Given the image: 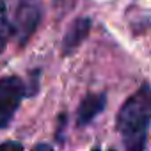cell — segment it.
<instances>
[{
    "label": "cell",
    "mask_w": 151,
    "mask_h": 151,
    "mask_svg": "<svg viewBox=\"0 0 151 151\" xmlns=\"http://www.w3.org/2000/svg\"><path fill=\"white\" fill-rule=\"evenodd\" d=\"M11 20L7 14V6L4 0H0V53L4 52L9 37H11Z\"/></svg>",
    "instance_id": "8992f818"
},
{
    "label": "cell",
    "mask_w": 151,
    "mask_h": 151,
    "mask_svg": "<svg viewBox=\"0 0 151 151\" xmlns=\"http://www.w3.org/2000/svg\"><path fill=\"white\" fill-rule=\"evenodd\" d=\"M0 151H23V146L16 140H7L4 144H0Z\"/></svg>",
    "instance_id": "52a82bcc"
},
{
    "label": "cell",
    "mask_w": 151,
    "mask_h": 151,
    "mask_svg": "<svg viewBox=\"0 0 151 151\" xmlns=\"http://www.w3.org/2000/svg\"><path fill=\"white\" fill-rule=\"evenodd\" d=\"M151 123V86L142 84L121 107L116 128L126 151H146Z\"/></svg>",
    "instance_id": "6da1fadb"
},
{
    "label": "cell",
    "mask_w": 151,
    "mask_h": 151,
    "mask_svg": "<svg viewBox=\"0 0 151 151\" xmlns=\"http://www.w3.org/2000/svg\"><path fill=\"white\" fill-rule=\"evenodd\" d=\"M91 151H100V147H93V149H91Z\"/></svg>",
    "instance_id": "9c48e42d"
},
{
    "label": "cell",
    "mask_w": 151,
    "mask_h": 151,
    "mask_svg": "<svg viewBox=\"0 0 151 151\" xmlns=\"http://www.w3.org/2000/svg\"><path fill=\"white\" fill-rule=\"evenodd\" d=\"M91 27H93V22L91 18H78L75 20L73 25L69 27V30L66 32L64 39H62V53L64 55H69L77 50L89 36L91 32Z\"/></svg>",
    "instance_id": "5b68a950"
},
{
    "label": "cell",
    "mask_w": 151,
    "mask_h": 151,
    "mask_svg": "<svg viewBox=\"0 0 151 151\" xmlns=\"http://www.w3.org/2000/svg\"><path fill=\"white\" fill-rule=\"evenodd\" d=\"M107 105V94L105 93H91L87 94L77 110V124L78 126H86L89 124L100 112H103Z\"/></svg>",
    "instance_id": "277c9868"
},
{
    "label": "cell",
    "mask_w": 151,
    "mask_h": 151,
    "mask_svg": "<svg viewBox=\"0 0 151 151\" xmlns=\"http://www.w3.org/2000/svg\"><path fill=\"white\" fill-rule=\"evenodd\" d=\"M29 94L30 89L20 77L11 75L0 78V130L13 121L23 98H27Z\"/></svg>",
    "instance_id": "7a4b0ae2"
},
{
    "label": "cell",
    "mask_w": 151,
    "mask_h": 151,
    "mask_svg": "<svg viewBox=\"0 0 151 151\" xmlns=\"http://www.w3.org/2000/svg\"><path fill=\"white\" fill-rule=\"evenodd\" d=\"M41 7L34 0H23L20 2L16 13H14V20L11 22V34L16 36L20 46H23L32 34L36 32L39 22H41Z\"/></svg>",
    "instance_id": "3957f363"
},
{
    "label": "cell",
    "mask_w": 151,
    "mask_h": 151,
    "mask_svg": "<svg viewBox=\"0 0 151 151\" xmlns=\"http://www.w3.org/2000/svg\"><path fill=\"white\" fill-rule=\"evenodd\" d=\"M109 151H117V149H109Z\"/></svg>",
    "instance_id": "30bf717a"
},
{
    "label": "cell",
    "mask_w": 151,
    "mask_h": 151,
    "mask_svg": "<svg viewBox=\"0 0 151 151\" xmlns=\"http://www.w3.org/2000/svg\"><path fill=\"white\" fill-rule=\"evenodd\" d=\"M32 151H53V147L50 144H45V142H39L32 147Z\"/></svg>",
    "instance_id": "ba28073f"
}]
</instances>
